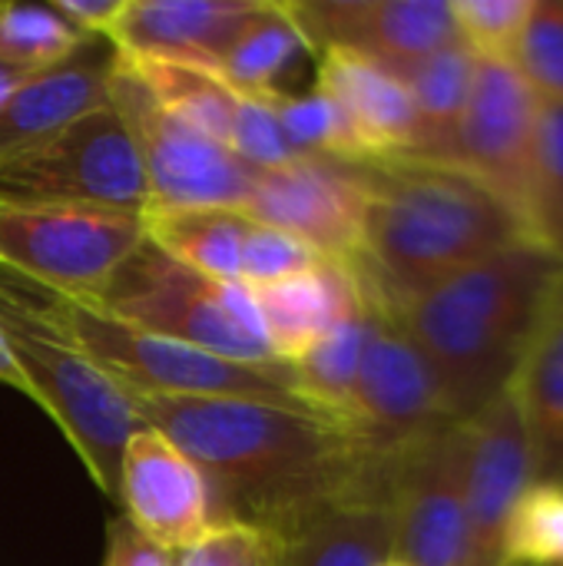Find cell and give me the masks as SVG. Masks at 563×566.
<instances>
[{
    "instance_id": "6da1fadb",
    "label": "cell",
    "mask_w": 563,
    "mask_h": 566,
    "mask_svg": "<svg viewBox=\"0 0 563 566\" xmlns=\"http://www.w3.org/2000/svg\"><path fill=\"white\" fill-rule=\"evenodd\" d=\"M206 478L216 524H249L285 541L325 507L388 488L392 461L319 415L246 398L126 395Z\"/></svg>"
},
{
    "instance_id": "7a4b0ae2",
    "label": "cell",
    "mask_w": 563,
    "mask_h": 566,
    "mask_svg": "<svg viewBox=\"0 0 563 566\" xmlns=\"http://www.w3.org/2000/svg\"><path fill=\"white\" fill-rule=\"evenodd\" d=\"M365 186L358 282L388 308L531 239L524 219L471 172L425 156L358 163Z\"/></svg>"
},
{
    "instance_id": "3957f363",
    "label": "cell",
    "mask_w": 563,
    "mask_h": 566,
    "mask_svg": "<svg viewBox=\"0 0 563 566\" xmlns=\"http://www.w3.org/2000/svg\"><path fill=\"white\" fill-rule=\"evenodd\" d=\"M561 265L541 242L521 239L392 308L455 424L511 388Z\"/></svg>"
},
{
    "instance_id": "277c9868",
    "label": "cell",
    "mask_w": 563,
    "mask_h": 566,
    "mask_svg": "<svg viewBox=\"0 0 563 566\" xmlns=\"http://www.w3.org/2000/svg\"><path fill=\"white\" fill-rule=\"evenodd\" d=\"M0 332L30 398L60 424L93 484L119 494L126 441L143 428L133 401L43 315L33 285L0 265Z\"/></svg>"
},
{
    "instance_id": "5b68a950",
    "label": "cell",
    "mask_w": 563,
    "mask_h": 566,
    "mask_svg": "<svg viewBox=\"0 0 563 566\" xmlns=\"http://www.w3.org/2000/svg\"><path fill=\"white\" fill-rule=\"evenodd\" d=\"M33 285V282H30ZM43 315L123 391L143 398H246L315 415L292 365H239L209 352L139 332L90 302L33 285ZM329 421V418H325Z\"/></svg>"
},
{
    "instance_id": "8992f818",
    "label": "cell",
    "mask_w": 563,
    "mask_h": 566,
    "mask_svg": "<svg viewBox=\"0 0 563 566\" xmlns=\"http://www.w3.org/2000/svg\"><path fill=\"white\" fill-rule=\"evenodd\" d=\"M93 308L169 342L239 365H285L272 355L249 285L209 279L179 259L139 245L93 295Z\"/></svg>"
},
{
    "instance_id": "52a82bcc",
    "label": "cell",
    "mask_w": 563,
    "mask_h": 566,
    "mask_svg": "<svg viewBox=\"0 0 563 566\" xmlns=\"http://www.w3.org/2000/svg\"><path fill=\"white\" fill-rule=\"evenodd\" d=\"M0 202L153 209L139 149L110 99L0 159Z\"/></svg>"
},
{
    "instance_id": "ba28073f",
    "label": "cell",
    "mask_w": 563,
    "mask_h": 566,
    "mask_svg": "<svg viewBox=\"0 0 563 566\" xmlns=\"http://www.w3.org/2000/svg\"><path fill=\"white\" fill-rule=\"evenodd\" d=\"M139 245L146 222L136 212L0 202V265L70 298L93 295Z\"/></svg>"
},
{
    "instance_id": "9c48e42d",
    "label": "cell",
    "mask_w": 563,
    "mask_h": 566,
    "mask_svg": "<svg viewBox=\"0 0 563 566\" xmlns=\"http://www.w3.org/2000/svg\"><path fill=\"white\" fill-rule=\"evenodd\" d=\"M106 99L139 149L153 209H246L256 166L176 119L116 50Z\"/></svg>"
},
{
    "instance_id": "30bf717a",
    "label": "cell",
    "mask_w": 563,
    "mask_h": 566,
    "mask_svg": "<svg viewBox=\"0 0 563 566\" xmlns=\"http://www.w3.org/2000/svg\"><path fill=\"white\" fill-rule=\"evenodd\" d=\"M362 292L368 332L355 381L348 434L365 454L392 461L418 438L455 421L441 405V391L425 355L405 335L395 312L365 285Z\"/></svg>"
},
{
    "instance_id": "8fae6325",
    "label": "cell",
    "mask_w": 563,
    "mask_h": 566,
    "mask_svg": "<svg viewBox=\"0 0 563 566\" xmlns=\"http://www.w3.org/2000/svg\"><path fill=\"white\" fill-rule=\"evenodd\" d=\"M388 497L395 511L392 557L411 566H475L461 481V424H445L398 451Z\"/></svg>"
},
{
    "instance_id": "7c38bea8",
    "label": "cell",
    "mask_w": 563,
    "mask_h": 566,
    "mask_svg": "<svg viewBox=\"0 0 563 566\" xmlns=\"http://www.w3.org/2000/svg\"><path fill=\"white\" fill-rule=\"evenodd\" d=\"M143 222L146 239L166 255L209 279L249 289L299 275L325 259L242 209H149Z\"/></svg>"
},
{
    "instance_id": "4fadbf2b",
    "label": "cell",
    "mask_w": 563,
    "mask_h": 566,
    "mask_svg": "<svg viewBox=\"0 0 563 566\" xmlns=\"http://www.w3.org/2000/svg\"><path fill=\"white\" fill-rule=\"evenodd\" d=\"M541 99L508 60L478 56L475 86L441 163L494 189L524 219Z\"/></svg>"
},
{
    "instance_id": "5bb4252c",
    "label": "cell",
    "mask_w": 563,
    "mask_h": 566,
    "mask_svg": "<svg viewBox=\"0 0 563 566\" xmlns=\"http://www.w3.org/2000/svg\"><path fill=\"white\" fill-rule=\"evenodd\" d=\"M242 212L302 239L325 259L352 265L362 255L365 186L355 166L305 156L256 169Z\"/></svg>"
},
{
    "instance_id": "9a60e30c",
    "label": "cell",
    "mask_w": 563,
    "mask_h": 566,
    "mask_svg": "<svg viewBox=\"0 0 563 566\" xmlns=\"http://www.w3.org/2000/svg\"><path fill=\"white\" fill-rule=\"evenodd\" d=\"M309 53H362L398 73L458 40L451 0H285Z\"/></svg>"
},
{
    "instance_id": "2e32d148",
    "label": "cell",
    "mask_w": 563,
    "mask_h": 566,
    "mask_svg": "<svg viewBox=\"0 0 563 566\" xmlns=\"http://www.w3.org/2000/svg\"><path fill=\"white\" fill-rule=\"evenodd\" d=\"M461 481L475 566H508V521L534 481L531 441L511 388L461 424Z\"/></svg>"
},
{
    "instance_id": "e0dca14e",
    "label": "cell",
    "mask_w": 563,
    "mask_h": 566,
    "mask_svg": "<svg viewBox=\"0 0 563 566\" xmlns=\"http://www.w3.org/2000/svg\"><path fill=\"white\" fill-rule=\"evenodd\" d=\"M119 56L136 70V76L149 86V93L176 119L209 136L212 143L226 146L242 163L256 169H272L305 159L289 146L279 123L272 119V113L256 93H242L222 76L199 66L169 63V60H139L126 53Z\"/></svg>"
},
{
    "instance_id": "ac0fdd59",
    "label": "cell",
    "mask_w": 563,
    "mask_h": 566,
    "mask_svg": "<svg viewBox=\"0 0 563 566\" xmlns=\"http://www.w3.org/2000/svg\"><path fill=\"white\" fill-rule=\"evenodd\" d=\"M116 501L123 504V517L169 554H183L212 531L206 478L149 424L126 441Z\"/></svg>"
},
{
    "instance_id": "d6986e66",
    "label": "cell",
    "mask_w": 563,
    "mask_h": 566,
    "mask_svg": "<svg viewBox=\"0 0 563 566\" xmlns=\"http://www.w3.org/2000/svg\"><path fill=\"white\" fill-rule=\"evenodd\" d=\"M262 0H126L106 33L116 53L216 73Z\"/></svg>"
},
{
    "instance_id": "ffe728a7",
    "label": "cell",
    "mask_w": 563,
    "mask_h": 566,
    "mask_svg": "<svg viewBox=\"0 0 563 566\" xmlns=\"http://www.w3.org/2000/svg\"><path fill=\"white\" fill-rule=\"evenodd\" d=\"M315 60V90L342 109L368 159L418 153V113L398 73L338 46L319 50Z\"/></svg>"
},
{
    "instance_id": "44dd1931",
    "label": "cell",
    "mask_w": 563,
    "mask_h": 566,
    "mask_svg": "<svg viewBox=\"0 0 563 566\" xmlns=\"http://www.w3.org/2000/svg\"><path fill=\"white\" fill-rule=\"evenodd\" d=\"M265 342L279 361H295L335 328L362 315L365 292L352 265L322 259L319 265L252 289Z\"/></svg>"
},
{
    "instance_id": "7402d4cb",
    "label": "cell",
    "mask_w": 563,
    "mask_h": 566,
    "mask_svg": "<svg viewBox=\"0 0 563 566\" xmlns=\"http://www.w3.org/2000/svg\"><path fill=\"white\" fill-rule=\"evenodd\" d=\"M511 395L528 428L534 481L563 484V265L551 282Z\"/></svg>"
},
{
    "instance_id": "603a6c76",
    "label": "cell",
    "mask_w": 563,
    "mask_h": 566,
    "mask_svg": "<svg viewBox=\"0 0 563 566\" xmlns=\"http://www.w3.org/2000/svg\"><path fill=\"white\" fill-rule=\"evenodd\" d=\"M110 60L113 53L90 56L80 50L76 56L40 70L27 83H20L0 106V159L103 106Z\"/></svg>"
},
{
    "instance_id": "cb8c5ba5",
    "label": "cell",
    "mask_w": 563,
    "mask_h": 566,
    "mask_svg": "<svg viewBox=\"0 0 563 566\" xmlns=\"http://www.w3.org/2000/svg\"><path fill=\"white\" fill-rule=\"evenodd\" d=\"M395 551L388 488L345 497L282 541L279 566H378Z\"/></svg>"
},
{
    "instance_id": "d4e9b609",
    "label": "cell",
    "mask_w": 563,
    "mask_h": 566,
    "mask_svg": "<svg viewBox=\"0 0 563 566\" xmlns=\"http://www.w3.org/2000/svg\"><path fill=\"white\" fill-rule=\"evenodd\" d=\"M478 53L458 36L435 50L431 56L398 70V80L408 86L418 113V153L425 159H445L448 143L461 123L475 86Z\"/></svg>"
},
{
    "instance_id": "484cf974",
    "label": "cell",
    "mask_w": 563,
    "mask_h": 566,
    "mask_svg": "<svg viewBox=\"0 0 563 566\" xmlns=\"http://www.w3.org/2000/svg\"><path fill=\"white\" fill-rule=\"evenodd\" d=\"M365 332H368V312L362 308V315H355L352 322L335 328L312 352L289 361L309 408L319 418H329L345 431L352 421V401H355V381H358V365H362V352H365Z\"/></svg>"
},
{
    "instance_id": "4316f807",
    "label": "cell",
    "mask_w": 563,
    "mask_h": 566,
    "mask_svg": "<svg viewBox=\"0 0 563 566\" xmlns=\"http://www.w3.org/2000/svg\"><path fill=\"white\" fill-rule=\"evenodd\" d=\"M299 53H309V43L289 17L285 3L262 0L259 13L242 27V33L226 50L216 76H222L242 93L272 90Z\"/></svg>"
},
{
    "instance_id": "83f0119b",
    "label": "cell",
    "mask_w": 563,
    "mask_h": 566,
    "mask_svg": "<svg viewBox=\"0 0 563 566\" xmlns=\"http://www.w3.org/2000/svg\"><path fill=\"white\" fill-rule=\"evenodd\" d=\"M256 96L265 103V109L279 123L282 136L289 139V146L299 156L332 159V163H345V166L368 163V153L358 143L348 119L342 116V109L315 86L309 93H285V90L272 86V90H259Z\"/></svg>"
},
{
    "instance_id": "f1b7e54d",
    "label": "cell",
    "mask_w": 563,
    "mask_h": 566,
    "mask_svg": "<svg viewBox=\"0 0 563 566\" xmlns=\"http://www.w3.org/2000/svg\"><path fill=\"white\" fill-rule=\"evenodd\" d=\"M524 226L534 242L563 259V106L557 103H541L538 109Z\"/></svg>"
},
{
    "instance_id": "f546056e",
    "label": "cell",
    "mask_w": 563,
    "mask_h": 566,
    "mask_svg": "<svg viewBox=\"0 0 563 566\" xmlns=\"http://www.w3.org/2000/svg\"><path fill=\"white\" fill-rule=\"evenodd\" d=\"M86 43L90 36L63 23L46 3L0 0V63L40 73L76 56Z\"/></svg>"
},
{
    "instance_id": "4dcf8cb0",
    "label": "cell",
    "mask_w": 563,
    "mask_h": 566,
    "mask_svg": "<svg viewBox=\"0 0 563 566\" xmlns=\"http://www.w3.org/2000/svg\"><path fill=\"white\" fill-rule=\"evenodd\" d=\"M508 566H563V484L531 481L504 534Z\"/></svg>"
},
{
    "instance_id": "1f68e13d",
    "label": "cell",
    "mask_w": 563,
    "mask_h": 566,
    "mask_svg": "<svg viewBox=\"0 0 563 566\" xmlns=\"http://www.w3.org/2000/svg\"><path fill=\"white\" fill-rule=\"evenodd\" d=\"M508 63L541 103L563 106V0H531L528 23Z\"/></svg>"
},
{
    "instance_id": "d6a6232c",
    "label": "cell",
    "mask_w": 563,
    "mask_h": 566,
    "mask_svg": "<svg viewBox=\"0 0 563 566\" xmlns=\"http://www.w3.org/2000/svg\"><path fill=\"white\" fill-rule=\"evenodd\" d=\"M528 13L531 0H451L458 36L488 60H511Z\"/></svg>"
},
{
    "instance_id": "836d02e7",
    "label": "cell",
    "mask_w": 563,
    "mask_h": 566,
    "mask_svg": "<svg viewBox=\"0 0 563 566\" xmlns=\"http://www.w3.org/2000/svg\"><path fill=\"white\" fill-rule=\"evenodd\" d=\"M282 541L249 524H216L202 541L176 554V566H279Z\"/></svg>"
},
{
    "instance_id": "e575fe53",
    "label": "cell",
    "mask_w": 563,
    "mask_h": 566,
    "mask_svg": "<svg viewBox=\"0 0 563 566\" xmlns=\"http://www.w3.org/2000/svg\"><path fill=\"white\" fill-rule=\"evenodd\" d=\"M103 566H176V554L156 547L126 517H116L110 524V534H106Z\"/></svg>"
},
{
    "instance_id": "d590c367",
    "label": "cell",
    "mask_w": 563,
    "mask_h": 566,
    "mask_svg": "<svg viewBox=\"0 0 563 566\" xmlns=\"http://www.w3.org/2000/svg\"><path fill=\"white\" fill-rule=\"evenodd\" d=\"M123 3L126 0H53L46 7L83 36H93V33L106 36L113 23L119 20Z\"/></svg>"
},
{
    "instance_id": "8d00e7d4",
    "label": "cell",
    "mask_w": 563,
    "mask_h": 566,
    "mask_svg": "<svg viewBox=\"0 0 563 566\" xmlns=\"http://www.w3.org/2000/svg\"><path fill=\"white\" fill-rule=\"evenodd\" d=\"M0 385H7V388L20 391L23 398H30V385H27V378L20 375V368H17V361H13V355H10V348H7L3 332H0Z\"/></svg>"
},
{
    "instance_id": "74e56055",
    "label": "cell",
    "mask_w": 563,
    "mask_h": 566,
    "mask_svg": "<svg viewBox=\"0 0 563 566\" xmlns=\"http://www.w3.org/2000/svg\"><path fill=\"white\" fill-rule=\"evenodd\" d=\"M33 76V70H20V66H10V63H0V106L7 103V96L20 86V83H27Z\"/></svg>"
},
{
    "instance_id": "f35d334b",
    "label": "cell",
    "mask_w": 563,
    "mask_h": 566,
    "mask_svg": "<svg viewBox=\"0 0 563 566\" xmlns=\"http://www.w3.org/2000/svg\"><path fill=\"white\" fill-rule=\"evenodd\" d=\"M378 566H411V564H405V560H398V557H385Z\"/></svg>"
}]
</instances>
